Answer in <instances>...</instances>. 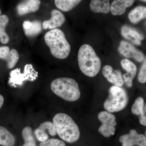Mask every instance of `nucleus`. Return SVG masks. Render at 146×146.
I'll list each match as a JSON object with an SVG mask.
<instances>
[{
	"label": "nucleus",
	"instance_id": "423d86ee",
	"mask_svg": "<svg viewBox=\"0 0 146 146\" xmlns=\"http://www.w3.org/2000/svg\"><path fill=\"white\" fill-rule=\"evenodd\" d=\"M118 50L121 54L127 58H132L136 61L141 62L145 59L143 53L137 49L130 43L125 41H121Z\"/></svg>",
	"mask_w": 146,
	"mask_h": 146
},
{
	"label": "nucleus",
	"instance_id": "2eb2a0df",
	"mask_svg": "<svg viewBox=\"0 0 146 146\" xmlns=\"http://www.w3.org/2000/svg\"><path fill=\"white\" fill-rule=\"evenodd\" d=\"M89 6L94 13H108L110 11V0H91Z\"/></svg>",
	"mask_w": 146,
	"mask_h": 146
},
{
	"label": "nucleus",
	"instance_id": "f257e3e1",
	"mask_svg": "<svg viewBox=\"0 0 146 146\" xmlns=\"http://www.w3.org/2000/svg\"><path fill=\"white\" fill-rule=\"evenodd\" d=\"M52 122L56 129V134L63 141L72 143L79 139L80 131L78 126L69 115L57 113L53 118Z\"/></svg>",
	"mask_w": 146,
	"mask_h": 146
},
{
	"label": "nucleus",
	"instance_id": "cd10ccee",
	"mask_svg": "<svg viewBox=\"0 0 146 146\" xmlns=\"http://www.w3.org/2000/svg\"><path fill=\"white\" fill-rule=\"evenodd\" d=\"M138 80L141 83H145L146 82V61H145L141 67L138 76Z\"/></svg>",
	"mask_w": 146,
	"mask_h": 146
},
{
	"label": "nucleus",
	"instance_id": "473e14b6",
	"mask_svg": "<svg viewBox=\"0 0 146 146\" xmlns=\"http://www.w3.org/2000/svg\"><path fill=\"white\" fill-rule=\"evenodd\" d=\"M141 1H143L145 2H146V0H141Z\"/></svg>",
	"mask_w": 146,
	"mask_h": 146
},
{
	"label": "nucleus",
	"instance_id": "aec40b11",
	"mask_svg": "<svg viewBox=\"0 0 146 146\" xmlns=\"http://www.w3.org/2000/svg\"><path fill=\"white\" fill-rule=\"evenodd\" d=\"M24 144L22 146H36L32 129L29 126L24 128L22 132Z\"/></svg>",
	"mask_w": 146,
	"mask_h": 146
},
{
	"label": "nucleus",
	"instance_id": "f8f14e48",
	"mask_svg": "<svg viewBox=\"0 0 146 146\" xmlns=\"http://www.w3.org/2000/svg\"><path fill=\"white\" fill-rule=\"evenodd\" d=\"M135 0H114L110 5V11L114 16H121L125 13L126 9L130 7Z\"/></svg>",
	"mask_w": 146,
	"mask_h": 146
},
{
	"label": "nucleus",
	"instance_id": "1a4fd4ad",
	"mask_svg": "<svg viewBox=\"0 0 146 146\" xmlns=\"http://www.w3.org/2000/svg\"><path fill=\"white\" fill-rule=\"evenodd\" d=\"M51 18L49 20H46L42 23V28L53 29L62 26L65 21L64 15L57 9H53L51 11Z\"/></svg>",
	"mask_w": 146,
	"mask_h": 146
},
{
	"label": "nucleus",
	"instance_id": "b1692460",
	"mask_svg": "<svg viewBox=\"0 0 146 146\" xmlns=\"http://www.w3.org/2000/svg\"><path fill=\"white\" fill-rule=\"evenodd\" d=\"M38 128L46 131L52 136L56 135V129L54 124L50 121H46L40 124Z\"/></svg>",
	"mask_w": 146,
	"mask_h": 146
},
{
	"label": "nucleus",
	"instance_id": "a211bd4d",
	"mask_svg": "<svg viewBox=\"0 0 146 146\" xmlns=\"http://www.w3.org/2000/svg\"><path fill=\"white\" fill-rule=\"evenodd\" d=\"M82 0H54L55 4L60 10L68 12L76 7Z\"/></svg>",
	"mask_w": 146,
	"mask_h": 146
},
{
	"label": "nucleus",
	"instance_id": "4468645a",
	"mask_svg": "<svg viewBox=\"0 0 146 146\" xmlns=\"http://www.w3.org/2000/svg\"><path fill=\"white\" fill-rule=\"evenodd\" d=\"M146 107H145L144 100L142 97L136 99L131 108V112L134 115L140 116L139 121L142 125H146Z\"/></svg>",
	"mask_w": 146,
	"mask_h": 146
},
{
	"label": "nucleus",
	"instance_id": "a878e982",
	"mask_svg": "<svg viewBox=\"0 0 146 146\" xmlns=\"http://www.w3.org/2000/svg\"><path fill=\"white\" fill-rule=\"evenodd\" d=\"M39 146H66L63 141L56 138H49L47 141L41 142Z\"/></svg>",
	"mask_w": 146,
	"mask_h": 146
},
{
	"label": "nucleus",
	"instance_id": "f3484780",
	"mask_svg": "<svg viewBox=\"0 0 146 146\" xmlns=\"http://www.w3.org/2000/svg\"><path fill=\"white\" fill-rule=\"evenodd\" d=\"M146 7L143 6H138L132 9L128 14V18L132 23H138L141 20L145 19Z\"/></svg>",
	"mask_w": 146,
	"mask_h": 146
},
{
	"label": "nucleus",
	"instance_id": "39448f33",
	"mask_svg": "<svg viewBox=\"0 0 146 146\" xmlns=\"http://www.w3.org/2000/svg\"><path fill=\"white\" fill-rule=\"evenodd\" d=\"M109 93V96L104 103L105 109L111 113L124 109L128 102L127 94L125 90L114 85L110 87Z\"/></svg>",
	"mask_w": 146,
	"mask_h": 146
},
{
	"label": "nucleus",
	"instance_id": "f03ea898",
	"mask_svg": "<svg viewBox=\"0 0 146 146\" xmlns=\"http://www.w3.org/2000/svg\"><path fill=\"white\" fill-rule=\"evenodd\" d=\"M78 59L80 69L85 75L94 77L99 72L101 60L90 45L86 44L81 46L79 50Z\"/></svg>",
	"mask_w": 146,
	"mask_h": 146
},
{
	"label": "nucleus",
	"instance_id": "bb28decb",
	"mask_svg": "<svg viewBox=\"0 0 146 146\" xmlns=\"http://www.w3.org/2000/svg\"><path fill=\"white\" fill-rule=\"evenodd\" d=\"M34 134L37 140L40 142H44L49 139L48 133L38 127L35 130Z\"/></svg>",
	"mask_w": 146,
	"mask_h": 146
},
{
	"label": "nucleus",
	"instance_id": "393cba45",
	"mask_svg": "<svg viewBox=\"0 0 146 146\" xmlns=\"http://www.w3.org/2000/svg\"><path fill=\"white\" fill-rule=\"evenodd\" d=\"M116 128L111 125L102 124L99 129V132L104 137L108 138L115 134Z\"/></svg>",
	"mask_w": 146,
	"mask_h": 146
},
{
	"label": "nucleus",
	"instance_id": "20e7f679",
	"mask_svg": "<svg viewBox=\"0 0 146 146\" xmlns=\"http://www.w3.org/2000/svg\"><path fill=\"white\" fill-rule=\"evenodd\" d=\"M52 91L57 96L67 101L75 102L80 98V91L78 83L70 78H60L52 82Z\"/></svg>",
	"mask_w": 146,
	"mask_h": 146
},
{
	"label": "nucleus",
	"instance_id": "9d476101",
	"mask_svg": "<svg viewBox=\"0 0 146 146\" xmlns=\"http://www.w3.org/2000/svg\"><path fill=\"white\" fill-rule=\"evenodd\" d=\"M40 5V0H23L17 5V13L21 16L34 13L39 10Z\"/></svg>",
	"mask_w": 146,
	"mask_h": 146
},
{
	"label": "nucleus",
	"instance_id": "4be33fe9",
	"mask_svg": "<svg viewBox=\"0 0 146 146\" xmlns=\"http://www.w3.org/2000/svg\"><path fill=\"white\" fill-rule=\"evenodd\" d=\"M121 64L123 69L125 70L127 73L130 76L131 79L133 80L137 73V68L136 65L127 58H125L121 60Z\"/></svg>",
	"mask_w": 146,
	"mask_h": 146
},
{
	"label": "nucleus",
	"instance_id": "7ed1b4c3",
	"mask_svg": "<svg viewBox=\"0 0 146 146\" xmlns=\"http://www.w3.org/2000/svg\"><path fill=\"white\" fill-rule=\"evenodd\" d=\"M44 40L54 57L64 59L69 56L71 51L70 45L61 30L54 29L48 32L45 35Z\"/></svg>",
	"mask_w": 146,
	"mask_h": 146
},
{
	"label": "nucleus",
	"instance_id": "5701e85b",
	"mask_svg": "<svg viewBox=\"0 0 146 146\" xmlns=\"http://www.w3.org/2000/svg\"><path fill=\"white\" fill-rule=\"evenodd\" d=\"M19 59V54L18 51L12 49L7 54L4 60L6 62L7 68L11 69L15 67Z\"/></svg>",
	"mask_w": 146,
	"mask_h": 146
},
{
	"label": "nucleus",
	"instance_id": "412c9836",
	"mask_svg": "<svg viewBox=\"0 0 146 146\" xmlns=\"http://www.w3.org/2000/svg\"><path fill=\"white\" fill-rule=\"evenodd\" d=\"M98 119L102 123V124L111 125L116 126L117 122L116 117L111 112L108 111H102L98 115Z\"/></svg>",
	"mask_w": 146,
	"mask_h": 146
},
{
	"label": "nucleus",
	"instance_id": "2f4dec72",
	"mask_svg": "<svg viewBox=\"0 0 146 146\" xmlns=\"http://www.w3.org/2000/svg\"><path fill=\"white\" fill-rule=\"evenodd\" d=\"M1 9H0V16L1 15Z\"/></svg>",
	"mask_w": 146,
	"mask_h": 146
},
{
	"label": "nucleus",
	"instance_id": "dca6fc26",
	"mask_svg": "<svg viewBox=\"0 0 146 146\" xmlns=\"http://www.w3.org/2000/svg\"><path fill=\"white\" fill-rule=\"evenodd\" d=\"M16 139L11 132L3 126L0 125V145L14 146Z\"/></svg>",
	"mask_w": 146,
	"mask_h": 146
},
{
	"label": "nucleus",
	"instance_id": "6e6552de",
	"mask_svg": "<svg viewBox=\"0 0 146 146\" xmlns=\"http://www.w3.org/2000/svg\"><path fill=\"white\" fill-rule=\"evenodd\" d=\"M102 72L108 81L115 86L121 87L123 85L124 82L120 71L114 70L111 66L106 65L103 68Z\"/></svg>",
	"mask_w": 146,
	"mask_h": 146
},
{
	"label": "nucleus",
	"instance_id": "7c9ffc66",
	"mask_svg": "<svg viewBox=\"0 0 146 146\" xmlns=\"http://www.w3.org/2000/svg\"><path fill=\"white\" fill-rule=\"evenodd\" d=\"M5 102V98L3 96L0 94V110L2 108Z\"/></svg>",
	"mask_w": 146,
	"mask_h": 146
},
{
	"label": "nucleus",
	"instance_id": "c85d7f7f",
	"mask_svg": "<svg viewBox=\"0 0 146 146\" xmlns=\"http://www.w3.org/2000/svg\"><path fill=\"white\" fill-rule=\"evenodd\" d=\"M10 50L9 47L7 46H2L0 47V59L4 60Z\"/></svg>",
	"mask_w": 146,
	"mask_h": 146
},
{
	"label": "nucleus",
	"instance_id": "0eeeda50",
	"mask_svg": "<svg viewBox=\"0 0 146 146\" xmlns=\"http://www.w3.org/2000/svg\"><path fill=\"white\" fill-rule=\"evenodd\" d=\"M122 146H146V138L145 135L138 134L135 129H131L129 133L125 134L119 138Z\"/></svg>",
	"mask_w": 146,
	"mask_h": 146
},
{
	"label": "nucleus",
	"instance_id": "9b49d317",
	"mask_svg": "<svg viewBox=\"0 0 146 146\" xmlns=\"http://www.w3.org/2000/svg\"><path fill=\"white\" fill-rule=\"evenodd\" d=\"M121 33L125 38L130 40L134 44L137 46L141 45V41L144 39L143 35L135 29L127 25L122 27L121 29Z\"/></svg>",
	"mask_w": 146,
	"mask_h": 146
},
{
	"label": "nucleus",
	"instance_id": "6ab92c4d",
	"mask_svg": "<svg viewBox=\"0 0 146 146\" xmlns=\"http://www.w3.org/2000/svg\"><path fill=\"white\" fill-rule=\"evenodd\" d=\"M9 21V18L6 15L0 16V41L3 44H7L9 41V37L5 31V29Z\"/></svg>",
	"mask_w": 146,
	"mask_h": 146
},
{
	"label": "nucleus",
	"instance_id": "ddd939ff",
	"mask_svg": "<svg viewBox=\"0 0 146 146\" xmlns=\"http://www.w3.org/2000/svg\"><path fill=\"white\" fill-rule=\"evenodd\" d=\"M23 27L25 34L28 37H33L38 35L43 29L42 23L38 21H24Z\"/></svg>",
	"mask_w": 146,
	"mask_h": 146
},
{
	"label": "nucleus",
	"instance_id": "c756f323",
	"mask_svg": "<svg viewBox=\"0 0 146 146\" xmlns=\"http://www.w3.org/2000/svg\"><path fill=\"white\" fill-rule=\"evenodd\" d=\"M123 80L124 82L125 83L126 85L129 88H131L132 87V84H133V80L131 78L130 76L127 74H124L123 75Z\"/></svg>",
	"mask_w": 146,
	"mask_h": 146
}]
</instances>
